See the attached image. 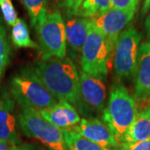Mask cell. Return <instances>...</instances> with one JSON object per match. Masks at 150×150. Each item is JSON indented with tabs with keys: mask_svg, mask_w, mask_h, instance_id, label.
<instances>
[{
	"mask_svg": "<svg viewBox=\"0 0 150 150\" xmlns=\"http://www.w3.org/2000/svg\"><path fill=\"white\" fill-rule=\"evenodd\" d=\"M91 18L74 16L65 24L66 43L74 54L81 53L88 37Z\"/></svg>",
	"mask_w": 150,
	"mask_h": 150,
	"instance_id": "5bb4252c",
	"label": "cell"
},
{
	"mask_svg": "<svg viewBox=\"0 0 150 150\" xmlns=\"http://www.w3.org/2000/svg\"><path fill=\"white\" fill-rule=\"evenodd\" d=\"M30 18L31 25L36 28L47 13V0H22Z\"/></svg>",
	"mask_w": 150,
	"mask_h": 150,
	"instance_id": "d6986e66",
	"label": "cell"
},
{
	"mask_svg": "<svg viewBox=\"0 0 150 150\" xmlns=\"http://www.w3.org/2000/svg\"><path fill=\"white\" fill-rule=\"evenodd\" d=\"M138 114L134 98L127 88L117 83L112 86L107 107L103 111V121L107 124L120 144L129 126Z\"/></svg>",
	"mask_w": 150,
	"mask_h": 150,
	"instance_id": "7a4b0ae2",
	"label": "cell"
},
{
	"mask_svg": "<svg viewBox=\"0 0 150 150\" xmlns=\"http://www.w3.org/2000/svg\"><path fill=\"white\" fill-rule=\"evenodd\" d=\"M81 53L80 64L83 73L101 79L107 77L109 60L112 59V57L105 37L95 27L92 18L88 37Z\"/></svg>",
	"mask_w": 150,
	"mask_h": 150,
	"instance_id": "8992f818",
	"label": "cell"
},
{
	"mask_svg": "<svg viewBox=\"0 0 150 150\" xmlns=\"http://www.w3.org/2000/svg\"><path fill=\"white\" fill-rule=\"evenodd\" d=\"M112 8L122 9V10L134 11L136 13L138 4L134 0H110Z\"/></svg>",
	"mask_w": 150,
	"mask_h": 150,
	"instance_id": "cb8c5ba5",
	"label": "cell"
},
{
	"mask_svg": "<svg viewBox=\"0 0 150 150\" xmlns=\"http://www.w3.org/2000/svg\"><path fill=\"white\" fill-rule=\"evenodd\" d=\"M13 150H44L39 145L35 144H21L15 146Z\"/></svg>",
	"mask_w": 150,
	"mask_h": 150,
	"instance_id": "d4e9b609",
	"label": "cell"
},
{
	"mask_svg": "<svg viewBox=\"0 0 150 150\" xmlns=\"http://www.w3.org/2000/svg\"><path fill=\"white\" fill-rule=\"evenodd\" d=\"M12 42L17 48H38V45L31 39L27 23L21 18H18L12 28Z\"/></svg>",
	"mask_w": 150,
	"mask_h": 150,
	"instance_id": "2e32d148",
	"label": "cell"
},
{
	"mask_svg": "<svg viewBox=\"0 0 150 150\" xmlns=\"http://www.w3.org/2000/svg\"><path fill=\"white\" fill-rule=\"evenodd\" d=\"M134 79V99L145 102L150 98V40L139 46Z\"/></svg>",
	"mask_w": 150,
	"mask_h": 150,
	"instance_id": "8fae6325",
	"label": "cell"
},
{
	"mask_svg": "<svg viewBox=\"0 0 150 150\" xmlns=\"http://www.w3.org/2000/svg\"><path fill=\"white\" fill-rule=\"evenodd\" d=\"M15 102L7 92L0 94V139L18 145L21 140L17 126Z\"/></svg>",
	"mask_w": 150,
	"mask_h": 150,
	"instance_id": "7c38bea8",
	"label": "cell"
},
{
	"mask_svg": "<svg viewBox=\"0 0 150 150\" xmlns=\"http://www.w3.org/2000/svg\"><path fill=\"white\" fill-rule=\"evenodd\" d=\"M150 8V0H144V6L142 8V14L144 15L145 13L149 11Z\"/></svg>",
	"mask_w": 150,
	"mask_h": 150,
	"instance_id": "83f0119b",
	"label": "cell"
},
{
	"mask_svg": "<svg viewBox=\"0 0 150 150\" xmlns=\"http://www.w3.org/2000/svg\"><path fill=\"white\" fill-rule=\"evenodd\" d=\"M134 1H135V3H136V4H137L138 5H139V0H134Z\"/></svg>",
	"mask_w": 150,
	"mask_h": 150,
	"instance_id": "f1b7e54d",
	"label": "cell"
},
{
	"mask_svg": "<svg viewBox=\"0 0 150 150\" xmlns=\"http://www.w3.org/2000/svg\"><path fill=\"white\" fill-rule=\"evenodd\" d=\"M42 60L64 58L67 52L65 23L59 10L47 12L36 27Z\"/></svg>",
	"mask_w": 150,
	"mask_h": 150,
	"instance_id": "277c9868",
	"label": "cell"
},
{
	"mask_svg": "<svg viewBox=\"0 0 150 150\" xmlns=\"http://www.w3.org/2000/svg\"><path fill=\"white\" fill-rule=\"evenodd\" d=\"M31 68L57 100L78 106L79 75L71 59L65 57L51 58L37 62Z\"/></svg>",
	"mask_w": 150,
	"mask_h": 150,
	"instance_id": "6da1fadb",
	"label": "cell"
},
{
	"mask_svg": "<svg viewBox=\"0 0 150 150\" xmlns=\"http://www.w3.org/2000/svg\"><path fill=\"white\" fill-rule=\"evenodd\" d=\"M111 8L110 0H83L76 16L93 18L105 13Z\"/></svg>",
	"mask_w": 150,
	"mask_h": 150,
	"instance_id": "e0dca14e",
	"label": "cell"
},
{
	"mask_svg": "<svg viewBox=\"0 0 150 150\" xmlns=\"http://www.w3.org/2000/svg\"><path fill=\"white\" fill-rule=\"evenodd\" d=\"M134 14V11L111 8L102 15L92 18L95 27L105 37L112 57L119 34L133 20Z\"/></svg>",
	"mask_w": 150,
	"mask_h": 150,
	"instance_id": "9c48e42d",
	"label": "cell"
},
{
	"mask_svg": "<svg viewBox=\"0 0 150 150\" xmlns=\"http://www.w3.org/2000/svg\"><path fill=\"white\" fill-rule=\"evenodd\" d=\"M106 86L101 79L82 72L79 74V101L78 108L81 113L102 112L106 102Z\"/></svg>",
	"mask_w": 150,
	"mask_h": 150,
	"instance_id": "ba28073f",
	"label": "cell"
},
{
	"mask_svg": "<svg viewBox=\"0 0 150 150\" xmlns=\"http://www.w3.org/2000/svg\"><path fill=\"white\" fill-rule=\"evenodd\" d=\"M142 34L129 26L118 36L113 52V72L118 79L134 77Z\"/></svg>",
	"mask_w": 150,
	"mask_h": 150,
	"instance_id": "52a82bcc",
	"label": "cell"
},
{
	"mask_svg": "<svg viewBox=\"0 0 150 150\" xmlns=\"http://www.w3.org/2000/svg\"><path fill=\"white\" fill-rule=\"evenodd\" d=\"M150 139V105L143 108L123 138V143H136Z\"/></svg>",
	"mask_w": 150,
	"mask_h": 150,
	"instance_id": "9a60e30c",
	"label": "cell"
},
{
	"mask_svg": "<svg viewBox=\"0 0 150 150\" xmlns=\"http://www.w3.org/2000/svg\"><path fill=\"white\" fill-rule=\"evenodd\" d=\"M149 11V14H148L146 21H145V30H146V33H147V37L150 39V8Z\"/></svg>",
	"mask_w": 150,
	"mask_h": 150,
	"instance_id": "4316f807",
	"label": "cell"
},
{
	"mask_svg": "<svg viewBox=\"0 0 150 150\" xmlns=\"http://www.w3.org/2000/svg\"><path fill=\"white\" fill-rule=\"evenodd\" d=\"M67 150H104L100 146L75 132L73 129H63Z\"/></svg>",
	"mask_w": 150,
	"mask_h": 150,
	"instance_id": "ac0fdd59",
	"label": "cell"
},
{
	"mask_svg": "<svg viewBox=\"0 0 150 150\" xmlns=\"http://www.w3.org/2000/svg\"><path fill=\"white\" fill-rule=\"evenodd\" d=\"M0 10L4 19L8 26H13L18 18L17 12L13 4V0H0Z\"/></svg>",
	"mask_w": 150,
	"mask_h": 150,
	"instance_id": "44dd1931",
	"label": "cell"
},
{
	"mask_svg": "<svg viewBox=\"0 0 150 150\" xmlns=\"http://www.w3.org/2000/svg\"><path fill=\"white\" fill-rule=\"evenodd\" d=\"M15 146L17 145L14 144L0 139V150H13Z\"/></svg>",
	"mask_w": 150,
	"mask_h": 150,
	"instance_id": "484cf974",
	"label": "cell"
},
{
	"mask_svg": "<svg viewBox=\"0 0 150 150\" xmlns=\"http://www.w3.org/2000/svg\"><path fill=\"white\" fill-rule=\"evenodd\" d=\"M38 111L44 120L61 129H72L81 120L75 106L67 101H59L54 107Z\"/></svg>",
	"mask_w": 150,
	"mask_h": 150,
	"instance_id": "4fadbf2b",
	"label": "cell"
},
{
	"mask_svg": "<svg viewBox=\"0 0 150 150\" xmlns=\"http://www.w3.org/2000/svg\"><path fill=\"white\" fill-rule=\"evenodd\" d=\"M71 129L104 150H114L118 146L111 129L98 118H82L80 122Z\"/></svg>",
	"mask_w": 150,
	"mask_h": 150,
	"instance_id": "30bf717a",
	"label": "cell"
},
{
	"mask_svg": "<svg viewBox=\"0 0 150 150\" xmlns=\"http://www.w3.org/2000/svg\"><path fill=\"white\" fill-rule=\"evenodd\" d=\"M83 2V0H62V5L68 16L74 17L77 15Z\"/></svg>",
	"mask_w": 150,
	"mask_h": 150,
	"instance_id": "603a6c76",
	"label": "cell"
},
{
	"mask_svg": "<svg viewBox=\"0 0 150 150\" xmlns=\"http://www.w3.org/2000/svg\"><path fill=\"white\" fill-rule=\"evenodd\" d=\"M11 92L13 98H21L36 109L49 108L58 103L34 74L31 66L23 68L12 78Z\"/></svg>",
	"mask_w": 150,
	"mask_h": 150,
	"instance_id": "5b68a950",
	"label": "cell"
},
{
	"mask_svg": "<svg viewBox=\"0 0 150 150\" xmlns=\"http://www.w3.org/2000/svg\"><path fill=\"white\" fill-rule=\"evenodd\" d=\"M9 55L10 45L8 40L5 28L4 27L0 18V79L9 62Z\"/></svg>",
	"mask_w": 150,
	"mask_h": 150,
	"instance_id": "ffe728a7",
	"label": "cell"
},
{
	"mask_svg": "<svg viewBox=\"0 0 150 150\" xmlns=\"http://www.w3.org/2000/svg\"><path fill=\"white\" fill-rule=\"evenodd\" d=\"M114 150H150V139L136 143H123Z\"/></svg>",
	"mask_w": 150,
	"mask_h": 150,
	"instance_id": "7402d4cb",
	"label": "cell"
},
{
	"mask_svg": "<svg viewBox=\"0 0 150 150\" xmlns=\"http://www.w3.org/2000/svg\"><path fill=\"white\" fill-rule=\"evenodd\" d=\"M20 106L18 125L25 136L39 141L49 150H67L64 130L44 120L35 108L21 98H14Z\"/></svg>",
	"mask_w": 150,
	"mask_h": 150,
	"instance_id": "3957f363",
	"label": "cell"
}]
</instances>
